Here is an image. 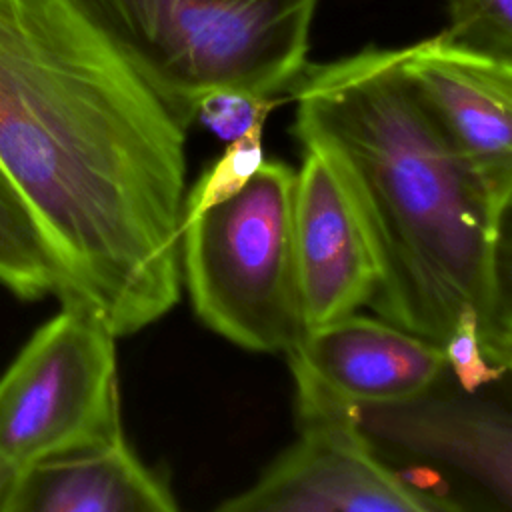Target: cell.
<instances>
[{"label": "cell", "instance_id": "8", "mask_svg": "<svg viewBox=\"0 0 512 512\" xmlns=\"http://www.w3.org/2000/svg\"><path fill=\"white\" fill-rule=\"evenodd\" d=\"M286 356L296 418L402 400L446 374L440 346L358 312L302 334Z\"/></svg>", "mask_w": 512, "mask_h": 512}, {"label": "cell", "instance_id": "10", "mask_svg": "<svg viewBox=\"0 0 512 512\" xmlns=\"http://www.w3.org/2000/svg\"><path fill=\"white\" fill-rule=\"evenodd\" d=\"M302 152L292 244L306 334L370 306L378 272L368 236L342 184L316 152Z\"/></svg>", "mask_w": 512, "mask_h": 512}, {"label": "cell", "instance_id": "7", "mask_svg": "<svg viewBox=\"0 0 512 512\" xmlns=\"http://www.w3.org/2000/svg\"><path fill=\"white\" fill-rule=\"evenodd\" d=\"M298 420V438L210 512H464L384 460L348 412Z\"/></svg>", "mask_w": 512, "mask_h": 512}, {"label": "cell", "instance_id": "2", "mask_svg": "<svg viewBox=\"0 0 512 512\" xmlns=\"http://www.w3.org/2000/svg\"><path fill=\"white\" fill-rule=\"evenodd\" d=\"M288 90L294 138L330 166L368 236L376 316L442 348L472 310L488 362L508 374V216L488 202L400 70V48L368 46L306 66Z\"/></svg>", "mask_w": 512, "mask_h": 512}, {"label": "cell", "instance_id": "14", "mask_svg": "<svg viewBox=\"0 0 512 512\" xmlns=\"http://www.w3.org/2000/svg\"><path fill=\"white\" fill-rule=\"evenodd\" d=\"M446 10V42L512 62V0H446Z\"/></svg>", "mask_w": 512, "mask_h": 512}, {"label": "cell", "instance_id": "15", "mask_svg": "<svg viewBox=\"0 0 512 512\" xmlns=\"http://www.w3.org/2000/svg\"><path fill=\"white\" fill-rule=\"evenodd\" d=\"M442 354L448 376L464 392H480L508 376L488 362L480 342L478 316L472 310H464L458 316L442 344Z\"/></svg>", "mask_w": 512, "mask_h": 512}, {"label": "cell", "instance_id": "3", "mask_svg": "<svg viewBox=\"0 0 512 512\" xmlns=\"http://www.w3.org/2000/svg\"><path fill=\"white\" fill-rule=\"evenodd\" d=\"M188 132L202 98H276L306 68L318 0H72Z\"/></svg>", "mask_w": 512, "mask_h": 512}, {"label": "cell", "instance_id": "13", "mask_svg": "<svg viewBox=\"0 0 512 512\" xmlns=\"http://www.w3.org/2000/svg\"><path fill=\"white\" fill-rule=\"evenodd\" d=\"M262 132L264 126H256L226 144L222 156L208 166L184 194L180 226L198 218L208 208L236 196L250 182L264 162Z\"/></svg>", "mask_w": 512, "mask_h": 512}, {"label": "cell", "instance_id": "11", "mask_svg": "<svg viewBox=\"0 0 512 512\" xmlns=\"http://www.w3.org/2000/svg\"><path fill=\"white\" fill-rule=\"evenodd\" d=\"M0 512H180L164 478L126 438L14 474Z\"/></svg>", "mask_w": 512, "mask_h": 512}, {"label": "cell", "instance_id": "6", "mask_svg": "<svg viewBox=\"0 0 512 512\" xmlns=\"http://www.w3.org/2000/svg\"><path fill=\"white\" fill-rule=\"evenodd\" d=\"M346 412L384 460L448 472L480 498L486 512H510L512 412L506 394L464 392L446 372L414 396Z\"/></svg>", "mask_w": 512, "mask_h": 512}, {"label": "cell", "instance_id": "17", "mask_svg": "<svg viewBox=\"0 0 512 512\" xmlns=\"http://www.w3.org/2000/svg\"><path fill=\"white\" fill-rule=\"evenodd\" d=\"M14 470H8L4 466H0V510H2V504L10 492V486H12V480H14Z\"/></svg>", "mask_w": 512, "mask_h": 512}, {"label": "cell", "instance_id": "5", "mask_svg": "<svg viewBox=\"0 0 512 512\" xmlns=\"http://www.w3.org/2000/svg\"><path fill=\"white\" fill-rule=\"evenodd\" d=\"M60 304L0 378V466L14 472L124 436L116 336L84 302Z\"/></svg>", "mask_w": 512, "mask_h": 512}, {"label": "cell", "instance_id": "1", "mask_svg": "<svg viewBox=\"0 0 512 512\" xmlns=\"http://www.w3.org/2000/svg\"><path fill=\"white\" fill-rule=\"evenodd\" d=\"M184 142L72 0H0V168L116 338L180 300Z\"/></svg>", "mask_w": 512, "mask_h": 512}, {"label": "cell", "instance_id": "4", "mask_svg": "<svg viewBox=\"0 0 512 512\" xmlns=\"http://www.w3.org/2000/svg\"><path fill=\"white\" fill-rule=\"evenodd\" d=\"M296 170L264 160L232 198L180 226V274L198 320L228 342L286 354L304 334L292 244Z\"/></svg>", "mask_w": 512, "mask_h": 512}, {"label": "cell", "instance_id": "16", "mask_svg": "<svg viewBox=\"0 0 512 512\" xmlns=\"http://www.w3.org/2000/svg\"><path fill=\"white\" fill-rule=\"evenodd\" d=\"M280 102L282 98H262L240 90H218L202 98L196 120L228 144L256 126H264L266 118Z\"/></svg>", "mask_w": 512, "mask_h": 512}, {"label": "cell", "instance_id": "9", "mask_svg": "<svg viewBox=\"0 0 512 512\" xmlns=\"http://www.w3.org/2000/svg\"><path fill=\"white\" fill-rule=\"evenodd\" d=\"M400 70L474 174L508 216L512 198V62L442 36L400 48Z\"/></svg>", "mask_w": 512, "mask_h": 512}, {"label": "cell", "instance_id": "12", "mask_svg": "<svg viewBox=\"0 0 512 512\" xmlns=\"http://www.w3.org/2000/svg\"><path fill=\"white\" fill-rule=\"evenodd\" d=\"M0 282L20 298L68 294L62 266L10 178L0 168Z\"/></svg>", "mask_w": 512, "mask_h": 512}]
</instances>
